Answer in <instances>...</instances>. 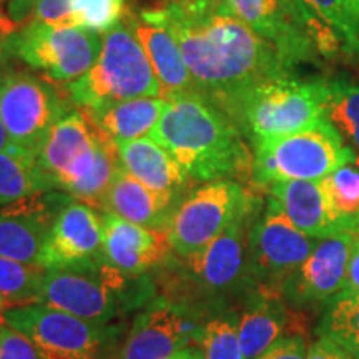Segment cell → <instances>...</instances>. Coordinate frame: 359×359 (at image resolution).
I'll use <instances>...</instances> for the list:
<instances>
[{"label": "cell", "instance_id": "cell-1", "mask_svg": "<svg viewBox=\"0 0 359 359\" xmlns=\"http://www.w3.org/2000/svg\"><path fill=\"white\" fill-rule=\"evenodd\" d=\"M143 11L173 34L195 92L218 107L264 80L293 75L280 52L250 29L226 0H167Z\"/></svg>", "mask_w": 359, "mask_h": 359}, {"label": "cell", "instance_id": "cell-2", "mask_svg": "<svg viewBox=\"0 0 359 359\" xmlns=\"http://www.w3.org/2000/svg\"><path fill=\"white\" fill-rule=\"evenodd\" d=\"M150 138L168 150L195 182H217L253 173V160L240 128L217 103L198 92L165 97Z\"/></svg>", "mask_w": 359, "mask_h": 359}, {"label": "cell", "instance_id": "cell-3", "mask_svg": "<svg viewBox=\"0 0 359 359\" xmlns=\"http://www.w3.org/2000/svg\"><path fill=\"white\" fill-rule=\"evenodd\" d=\"M326 83L280 77L243 90L219 107L253 142L311 128L325 120Z\"/></svg>", "mask_w": 359, "mask_h": 359}, {"label": "cell", "instance_id": "cell-4", "mask_svg": "<svg viewBox=\"0 0 359 359\" xmlns=\"http://www.w3.org/2000/svg\"><path fill=\"white\" fill-rule=\"evenodd\" d=\"M64 93L85 111L132 98L161 97L158 79L127 15L103 35L97 60L79 80L64 85Z\"/></svg>", "mask_w": 359, "mask_h": 359}, {"label": "cell", "instance_id": "cell-5", "mask_svg": "<svg viewBox=\"0 0 359 359\" xmlns=\"http://www.w3.org/2000/svg\"><path fill=\"white\" fill-rule=\"evenodd\" d=\"M255 143L253 180L258 187L276 182H320L334 170L356 160L333 125L321 120L311 128Z\"/></svg>", "mask_w": 359, "mask_h": 359}, {"label": "cell", "instance_id": "cell-6", "mask_svg": "<svg viewBox=\"0 0 359 359\" xmlns=\"http://www.w3.org/2000/svg\"><path fill=\"white\" fill-rule=\"evenodd\" d=\"M233 12L280 52L291 69L341 53L338 40L298 0H226Z\"/></svg>", "mask_w": 359, "mask_h": 359}, {"label": "cell", "instance_id": "cell-7", "mask_svg": "<svg viewBox=\"0 0 359 359\" xmlns=\"http://www.w3.org/2000/svg\"><path fill=\"white\" fill-rule=\"evenodd\" d=\"M125 276L105 257L55 264L45 268L40 303L103 325L127 303L130 291Z\"/></svg>", "mask_w": 359, "mask_h": 359}, {"label": "cell", "instance_id": "cell-8", "mask_svg": "<svg viewBox=\"0 0 359 359\" xmlns=\"http://www.w3.org/2000/svg\"><path fill=\"white\" fill-rule=\"evenodd\" d=\"M257 198L235 180L195 188L175 210L167 226L172 250L188 258L205 248L236 219L255 213Z\"/></svg>", "mask_w": 359, "mask_h": 359}, {"label": "cell", "instance_id": "cell-9", "mask_svg": "<svg viewBox=\"0 0 359 359\" xmlns=\"http://www.w3.org/2000/svg\"><path fill=\"white\" fill-rule=\"evenodd\" d=\"M97 32L43 22H25L12 42V53L57 85H69L87 74L100 53Z\"/></svg>", "mask_w": 359, "mask_h": 359}, {"label": "cell", "instance_id": "cell-10", "mask_svg": "<svg viewBox=\"0 0 359 359\" xmlns=\"http://www.w3.org/2000/svg\"><path fill=\"white\" fill-rule=\"evenodd\" d=\"M72 110L74 103L50 80L27 72H0V120L13 145L35 154L48 130Z\"/></svg>", "mask_w": 359, "mask_h": 359}, {"label": "cell", "instance_id": "cell-11", "mask_svg": "<svg viewBox=\"0 0 359 359\" xmlns=\"http://www.w3.org/2000/svg\"><path fill=\"white\" fill-rule=\"evenodd\" d=\"M2 321L32 341L42 359H98L105 341L102 325L43 303L8 306Z\"/></svg>", "mask_w": 359, "mask_h": 359}, {"label": "cell", "instance_id": "cell-12", "mask_svg": "<svg viewBox=\"0 0 359 359\" xmlns=\"http://www.w3.org/2000/svg\"><path fill=\"white\" fill-rule=\"evenodd\" d=\"M320 238L299 231L271 200L250 230V266L258 280L271 285L288 280L316 246Z\"/></svg>", "mask_w": 359, "mask_h": 359}, {"label": "cell", "instance_id": "cell-13", "mask_svg": "<svg viewBox=\"0 0 359 359\" xmlns=\"http://www.w3.org/2000/svg\"><path fill=\"white\" fill-rule=\"evenodd\" d=\"M72 198L50 190L0 206V257L42 268L53 222Z\"/></svg>", "mask_w": 359, "mask_h": 359}, {"label": "cell", "instance_id": "cell-14", "mask_svg": "<svg viewBox=\"0 0 359 359\" xmlns=\"http://www.w3.org/2000/svg\"><path fill=\"white\" fill-rule=\"evenodd\" d=\"M353 233L320 238L311 255L285 281L294 303H331L348 288V263Z\"/></svg>", "mask_w": 359, "mask_h": 359}, {"label": "cell", "instance_id": "cell-15", "mask_svg": "<svg viewBox=\"0 0 359 359\" xmlns=\"http://www.w3.org/2000/svg\"><path fill=\"white\" fill-rule=\"evenodd\" d=\"M251 215L236 219L205 248L187 258L188 271L196 285L210 293H222L235 288L243 280L250 263Z\"/></svg>", "mask_w": 359, "mask_h": 359}, {"label": "cell", "instance_id": "cell-16", "mask_svg": "<svg viewBox=\"0 0 359 359\" xmlns=\"http://www.w3.org/2000/svg\"><path fill=\"white\" fill-rule=\"evenodd\" d=\"M102 257L103 217L93 206L72 198L53 222L43 248L42 268Z\"/></svg>", "mask_w": 359, "mask_h": 359}, {"label": "cell", "instance_id": "cell-17", "mask_svg": "<svg viewBox=\"0 0 359 359\" xmlns=\"http://www.w3.org/2000/svg\"><path fill=\"white\" fill-rule=\"evenodd\" d=\"M103 217V257L128 276H138L167 258L172 250L167 231L150 230L105 212Z\"/></svg>", "mask_w": 359, "mask_h": 359}, {"label": "cell", "instance_id": "cell-18", "mask_svg": "<svg viewBox=\"0 0 359 359\" xmlns=\"http://www.w3.org/2000/svg\"><path fill=\"white\" fill-rule=\"evenodd\" d=\"M125 15L158 79L161 97L195 92V82L180 50V45L167 27L147 15L143 8L138 11L128 8Z\"/></svg>", "mask_w": 359, "mask_h": 359}, {"label": "cell", "instance_id": "cell-19", "mask_svg": "<svg viewBox=\"0 0 359 359\" xmlns=\"http://www.w3.org/2000/svg\"><path fill=\"white\" fill-rule=\"evenodd\" d=\"M182 196L151 190L120 167L103 200V212L118 215L128 222L167 231Z\"/></svg>", "mask_w": 359, "mask_h": 359}, {"label": "cell", "instance_id": "cell-20", "mask_svg": "<svg viewBox=\"0 0 359 359\" xmlns=\"http://www.w3.org/2000/svg\"><path fill=\"white\" fill-rule=\"evenodd\" d=\"M191 334L190 321L178 308L160 304L135 321L120 359H165L183 349Z\"/></svg>", "mask_w": 359, "mask_h": 359}, {"label": "cell", "instance_id": "cell-21", "mask_svg": "<svg viewBox=\"0 0 359 359\" xmlns=\"http://www.w3.org/2000/svg\"><path fill=\"white\" fill-rule=\"evenodd\" d=\"M115 143L125 172L151 190L182 196V191L190 183V177L160 143L150 137Z\"/></svg>", "mask_w": 359, "mask_h": 359}, {"label": "cell", "instance_id": "cell-22", "mask_svg": "<svg viewBox=\"0 0 359 359\" xmlns=\"http://www.w3.org/2000/svg\"><path fill=\"white\" fill-rule=\"evenodd\" d=\"M266 188L269 200L299 231L313 238H326L339 233L327 213L320 182L290 180L271 183Z\"/></svg>", "mask_w": 359, "mask_h": 359}, {"label": "cell", "instance_id": "cell-23", "mask_svg": "<svg viewBox=\"0 0 359 359\" xmlns=\"http://www.w3.org/2000/svg\"><path fill=\"white\" fill-rule=\"evenodd\" d=\"M163 109V97H142L110 103L97 110H83V114L98 130L120 142L150 137L160 122Z\"/></svg>", "mask_w": 359, "mask_h": 359}, {"label": "cell", "instance_id": "cell-24", "mask_svg": "<svg viewBox=\"0 0 359 359\" xmlns=\"http://www.w3.org/2000/svg\"><path fill=\"white\" fill-rule=\"evenodd\" d=\"M291 321V313L275 291L263 288L262 294L241 314L238 325L241 353L245 359H257L276 343Z\"/></svg>", "mask_w": 359, "mask_h": 359}, {"label": "cell", "instance_id": "cell-25", "mask_svg": "<svg viewBox=\"0 0 359 359\" xmlns=\"http://www.w3.org/2000/svg\"><path fill=\"white\" fill-rule=\"evenodd\" d=\"M55 190L34 151L12 145L0 151V206Z\"/></svg>", "mask_w": 359, "mask_h": 359}, {"label": "cell", "instance_id": "cell-26", "mask_svg": "<svg viewBox=\"0 0 359 359\" xmlns=\"http://www.w3.org/2000/svg\"><path fill=\"white\" fill-rule=\"evenodd\" d=\"M331 222L339 233L359 235V161L343 165L320 180Z\"/></svg>", "mask_w": 359, "mask_h": 359}, {"label": "cell", "instance_id": "cell-27", "mask_svg": "<svg viewBox=\"0 0 359 359\" xmlns=\"http://www.w3.org/2000/svg\"><path fill=\"white\" fill-rule=\"evenodd\" d=\"M338 40L341 53L359 58V0H298Z\"/></svg>", "mask_w": 359, "mask_h": 359}, {"label": "cell", "instance_id": "cell-28", "mask_svg": "<svg viewBox=\"0 0 359 359\" xmlns=\"http://www.w3.org/2000/svg\"><path fill=\"white\" fill-rule=\"evenodd\" d=\"M325 120L359 151V83L344 77L325 79Z\"/></svg>", "mask_w": 359, "mask_h": 359}, {"label": "cell", "instance_id": "cell-29", "mask_svg": "<svg viewBox=\"0 0 359 359\" xmlns=\"http://www.w3.org/2000/svg\"><path fill=\"white\" fill-rule=\"evenodd\" d=\"M320 336L334 341L353 359H359V293L344 290L327 306Z\"/></svg>", "mask_w": 359, "mask_h": 359}, {"label": "cell", "instance_id": "cell-30", "mask_svg": "<svg viewBox=\"0 0 359 359\" xmlns=\"http://www.w3.org/2000/svg\"><path fill=\"white\" fill-rule=\"evenodd\" d=\"M43 268L0 257V296L11 306L42 302Z\"/></svg>", "mask_w": 359, "mask_h": 359}, {"label": "cell", "instance_id": "cell-31", "mask_svg": "<svg viewBox=\"0 0 359 359\" xmlns=\"http://www.w3.org/2000/svg\"><path fill=\"white\" fill-rule=\"evenodd\" d=\"M127 0H69L67 25L105 35L123 20Z\"/></svg>", "mask_w": 359, "mask_h": 359}, {"label": "cell", "instance_id": "cell-32", "mask_svg": "<svg viewBox=\"0 0 359 359\" xmlns=\"http://www.w3.org/2000/svg\"><path fill=\"white\" fill-rule=\"evenodd\" d=\"M200 348L205 359H245L238 327L228 320H212L201 327Z\"/></svg>", "mask_w": 359, "mask_h": 359}, {"label": "cell", "instance_id": "cell-33", "mask_svg": "<svg viewBox=\"0 0 359 359\" xmlns=\"http://www.w3.org/2000/svg\"><path fill=\"white\" fill-rule=\"evenodd\" d=\"M0 359H42L27 336L0 323Z\"/></svg>", "mask_w": 359, "mask_h": 359}, {"label": "cell", "instance_id": "cell-34", "mask_svg": "<svg viewBox=\"0 0 359 359\" xmlns=\"http://www.w3.org/2000/svg\"><path fill=\"white\" fill-rule=\"evenodd\" d=\"M308 349L303 336H286L273 343L257 359H306Z\"/></svg>", "mask_w": 359, "mask_h": 359}, {"label": "cell", "instance_id": "cell-35", "mask_svg": "<svg viewBox=\"0 0 359 359\" xmlns=\"http://www.w3.org/2000/svg\"><path fill=\"white\" fill-rule=\"evenodd\" d=\"M20 25L15 24L2 8V4H0V67L6 65L8 57H12V42L15 34L19 32Z\"/></svg>", "mask_w": 359, "mask_h": 359}, {"label": "cell", "instance_id": "cell-36", "mask_svg": "<svg viewBox=\"0 0 359 359\" xmlns=\"http://www.w3.org/2000/svg\"><path fill=\"white\" fill-rule=\"evenodd\" d=\"M306 359H353L349 354L344 351L343 348L338 346L334 341L320 336V339L314 343L308 349Z\"/></svg>", "mask_w": 359, "mask_h": 359}, {"label": "cell", "instance_id": "cell-37", "mask_svg": "<svg viewBox=\"0 0 359 359\" xmlns=\"http://www.w3.org/2000/svg\"><path fill=\"white\" fill-rule=\"evenodd\" d=\"M359 293V235H353L351 253L348 263V288Z\"/></svg>", "mask_w": 359, "mask_h": 359}, {"label": "cell", "instance_id": "cell-38", "mask_svg": "<svg viewBox=\"0 0 359 359\" xmlns=\"http://www.w3.org/2000/svg\"><path fill=\"white\" fill-rule=\"evenodd\" d=\"M39 0H8L7 4V12L11 15V19L15 24L22 25L32 13L34 7L37 6Z\"/></svg>", "mask_w": 359, "mask_h": 359}, {"label": "cell", "instance_id": "cell-39", "mask_svg": "<svg viewBox=\"0 0 359 359\" xmlns=\"http://www.w3.org/2000/svg\"><path fill=\"white\" fill-rule=\"evenodd\" d=\"M165 359H205V358L203 354L198 351H193V349H180V351Z\"/></svg>", "mask_w": 359, "mask_h": 359}, {"label": "cell", "instance_id": "cell-40", "mask_svg": "<svg viewBox=\"0 0 359 359\" xmlns=\"http://www.w3.org/2000/svg\"><path fill=\"white\" fill-rule=\"evenodd\" d=\"M11 145H12L11 135H8L6 125H4L2 120H0V151L7 150V148Z\"/></svg>", "mask_w": 359, "mask_h": 359}, {"label": "cell", "instance_id": "cell-41", "mask_svg": "<svg viewBox=\"0 0 359 359\" xmlns=\"http://www.w3.org/2000/svg\"><path fill=\"white\" fill-rule=\"evenodd\" d=\"M8 306H11V304H8L7 299L4 298V296H0V323H4L2 321V314H4V311H6Z\"/></svg>", "mask_w": 359, "mask_h": 359}, {"label": "cell", "instance_id": "cell-42", "mask_svg": "<svg viewBox=\"0 0 359 359\" xmlns=\"http://www.w3.org/2000/svg\"><path fill=\"white\" fill-rule=\"evenodd\" d=\"M0 2H2V0H0Z\"/></svg>", "mask_w": 359, "mask_h": 359}]
</instances>
